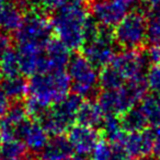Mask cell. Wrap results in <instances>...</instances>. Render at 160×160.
<instances>
[{
	"label": "cell",
	"mask_w": 160,
	"mask_h": 160,
	"mask_svg": "<svg viewBox=\"0 0 160 160\" xmlns=\"http://www.w3.org/2000/svg\"><path fill=\"white\" fill-rule=\"evenodd\" d=\"M68 139L78 155H89L100 142V134L94 127L78 124L68 131Z\"/></svg>",
	"instance_id": "4fadbf2b"
},
{
	"label": "cell",
	"mask_w": 160,
	"mask_h": 160,
	"mask_svg": "<svg viewBox=\"0 0 160 160\" xmlns=\"http://www.w3.org/2000/svg\"><path fill=\"white\" fill-rule=\"evenodd\" d=\"M67 72L75 94L80 98H89L97 92L99 87V73L97 72L96 67L83 55L71 57Z\"/></svg>",
	"instance_id": "8992f818"
},
{
	"label": "cell",
	"mask_w": 160,
	"mask_h": 160,
	"mask_svg": "<svg viewBox=\"0 0 160 160\" xmlns=\"http://www.w3.org/2000/svg\"><path fill=\"white\" fill-rule=\"evenodd\" d=\"M45 47L34 44H18L19 64L20 72L24 76H33L38 72Z\"/></svg>",
	"instance_id": "2e32d148"
},
{
	"label": "cell",
	"mask_w": 160,
	"mask_h": 160,
	"mask_svg": "<svg viewBox=\"0 0 160 160\" xmlns=\"http://www.w3.org/2000/svg\"><path fill=\"white\" fill-rule=\"evenodd\" d=\"M138 0H92L91 17L103 28H115L133 9Z\"/></svg>",
	"instance_id": "ba28073f"
},
{
	"label": "cell",
	"mask_w": 160,
	"mask_h": 160,
	"mask_svg": "<svg viewBox=\"0 0 160 160\" xmlns=\"http://www.w3.org/2000/svg\"><path fill=\"white\" fill-rule=\"evenodd\" d=\"M115 43L124 51L138 49L147 41V18L142 11H132L114 28Z\"/></svg>",
	"instance_id": "5b68a950"
},
{
	"label": "cell",
	"mask_w": 160,
	"mask_h": 160,
	"mask_svg": "<svg viewBox=\"0 0 160 160\" xmlns=\"http://www.w3.org/2000/svg\"><path fill=\"white\" fill-rule=\"evenodd\" d=\"M70 59V49L57 38L51 40L44 49L38 72L64 70L68 67Z\"/></svg>",
	"instance_id": "7c38bea8"
},
{
	"label": "cell",
	"mask_w": 160,
	"mask_h": 160,
	"mask_svg": "<svg viewBox=\"0 0 160 160\" xmlns=\"http://www.w3.org/2000/svg\"><path fill=\"white\" fill-rule=\"evenodd\" d=\"M10 48V40L7 35H0V58Z\"/></svg>",
	"instance_id": "836d02e7"
},
{
	"label": "cell",
	"mask_w": 160,
	"mask_h": 160,
	"mask_svg": "<svg viewBox=\"0 0 160 160\" xmlns=\"http://www.w3.org/2000/svg\"><path fill=\"white\" fill-rule=\"evenodd\" d=\"M144 53L149 65H160V45H150Z\"/></svg>",
	"instance_id": "4dcf8cb0"
},
{
	"label": "cell",
	"mask_w": 160,
	"mask_h": 160,
	"mask_svg": "<svg viewBox=\"0 0 160 160\" xmlns=\"http://www.w3.org/2000/svg\"><path fill=\"white\" fill-rule=\"evenodd\" d=\"M125 85V79L112 65L104 67L99 75V86L103 90H116Z\"/></svg>",
	"instance_id": "d4e9b609"
},
{
	"label": "cell",
	"mask_w": 160,
	"mask_h": 160,
	"mask_svg": "<svg viewBox=\"0 0 160 160\" xmlns=\"http://www.w3.org/2000/svg\"><path fill=\"white\" fill-rule=\"evenodd\" d=\"M89 18L90 9H88L86 0H67L64 6L54 11L51 20L53 32L57 40L70 51L82 48Z\"/></svg>",
	"instance_id": "7a4b0ae2"
},
{
	"label": "cell",
	"mask_w": 160,
	"mask_h": 160,
	"mask_svg": "<svg viewBox=\"0 0 160 160\" xmlns=\"http://www.w3.org/2000/svg\"><path fill=\"white\" fill-rule=\"evenodd\" d=\"M70 88V78L65 70L42 71L31 76L24 104L29 115L40 120L49 108L68 96Z\"/></svg>",
	"instance_id": "6da1fadb"
},
{
	"label": "cell",
	"mask_w": 160,
	"mask_h": 160,
	"mask_svg": "<svg viewBox=\"0 0 160 160\" xmlns=\"http://www.w3.org/2000/svg\"><path fill=\"white\" fill-rule=\"evenodd\" d=\"M147 42L160 45V5L149 7L147 17Z\"/></svg>",
	"instance_id": "484cf974"
},
{
	"label": "cell",
	"mask_w": 160,
	"mask_h": 160,
	"mask_svg": "<svg viewBox=\"0 0 160 160\" xmlns=\"http://www.w3.org/2000/svg\"><path fill=\"white\" fill-rule=\"evenodd\" d=\"M147 89L151 93L160 94V65H152L145 75Z\"/></svg>",
	"instance_id": "83f0119b"
},
{
	"label": "cell",
	"mask_w": 160,
	"mask_h": 160,
	"mask_svg": "<svg viewBox=\"0 0 160 160\" xmlns=\"http://www.w3.org/2000/svg\"><path fill=\"white\" fill-rule=\"evenodd\" d=\"M72 160H92V158H90L89 155H77L72 158Z\"/></svg>",
	"instance_id": "e575fe53"
},
{
	"label": "cell",
	"mask_w": 160,
	"mask_h": 160,
	"mask_svg": "<svg viewBox=\"0 0 160 160\" xmlns=\"http://www.w3.org/2000/svg\"><path fill=\"white\" fill-rule=\"evenodd\" d=\"M123 129L127 133H135V132H142L145 131L146 127L148 126V122L142 113V109L139 105L129 109L127 112H125L121 118Z\"/></svg>",
	"instance_id": "44dd1931"
},
{
	"label": "cell",
	"mask_w": 160,
	"mask_h": 160,
	"mask_svg": "<svg viewBox=\"0 0 160 160\" xmlns=\"http://www.w3.org/2000/svg\"><path fill=\"white\" fill-rule=\"evenodd\" d=\"M0 149H1V139H0Z\"/></svg>",
	"instance_id": "f35d334b"
},
{
	"label": "cell",
	"mask_w": 160,
	"mask_h": 160,
	"mask_svg": "<svg viewBox=\"0 0 160 160\" xmlns=\"http://www.w3.org/2000/svg\"><path fill=\"white\" fill-rule=\"evenodd\" d=\"M115 146L109 142H99L92 151V160H114Z\"/></svg>",
	"instance_id": "f1b7e54d"
},
{
	"label": "cell",
	"mask_w": 160,
	"mask_h": 160,
	"mask_svg": "<svg viewBox=\"0 0 160 160\" xmlns=\"http://www.w3.org/2000/svg\"><path fill=\"white\" fill-rule=\"evenodd\" d=\"M6 0H0V3H2V2H5Z\"/></svg>",
	"instance_id": "74e56055"
},
{
	"label": "cell",
	"mask_w": 160,
	"mask_h": 160,
	"mask_svg": "<svg viewBox=\"0 0 160 160\" xmlns=\"http://www.w3.org/2000/svg\"><path fill=\"white\" fill-rule=\"evenodd\" d=\"M19 139L24 142L30 151L41 152L48 142V133L43 127L40 121L36 122L29 120L21 128Z\"/></svg>",
	"instance_id": "9a60e30c"
},
{
	"label": "cell",
	"mask_w": 160,
	"mask_h": 160,
	"mask_svg": "<svg viewBox=\"0 0 160 160\" xmlns=\"http://www.w3.org/2000/svg\"><path fill=\"white\" fill-rule=\"evenodd\" d=\"M29 149L19 138L6 140L1 144L0 160H25Z\"/></svg>",
	"instance_id": "cb8c5ba5"
},
{
	"label": "cell",
	"mask_w": 160,
	"mask_h": 160,
	"mask_svg": "<svg viewBox=\"0 0 160 160\" xmlns=\"http://www.w3.org/2000/svg\"><path fill=\"white\" fill-rule=\"evenodd\" d=\"M153 133V155L155 158L160 160V126L155 127Z\"/></svg>",
	"instance_id": "1f68e13d"
},
{
	"label": "cell",
	"mask_w": 160,
	"mask_h": 160,
	"mask_svg": "<svg viewBox=\"0 0 160 160\" xmlns=\"http://www.w3.org/2000/svg\"><path fill=\"white\" fill-rule=\"evenodd\" d=\"M73 150L68 137L62 135L53 136L40 152L41 160H70L73 158Z\"/></svg>",
	"instance_id": "ac0fdd59"
},
{
	"label": "cell",
	"mask_w": 160,
	"mask_h": 160,
	"mask_svg": "<svg viewBox=\"0 0 160 160\" xmlns=\"http://www.w3.org/2000/svg\"><path fill=\"white\" fill-rule=\"evenodd\" d=\"M122 146L127 153L133 158H148L153 152L152 131H142L128 133L125 135Z\"/></svg>",
	"instance_id": "5bb4252c"
},
{
	"label": "cell",
	"mask_w": 160,
	"mask_h": 160,
	"mask_svg": "<svg viewBox=\"0 0 160 160\" xmlns=\"http://www.w3.org/2000/svg\"><path fill=\"white\" fill-rule=\"evenodd\" d=\"M1 88L5 91L6 96L9 98V100L18 101L20 99L24 98L25 94L29 92V82L24 79L23 76L20 73L11 77L3 78Z\"/></svg>",
	"instance_id": "ffe728a7"
},
{
	"label": "cell",
	"mask_w": 160,
	"mask_h": 160,
	"mask_svg": "<svg viewBox=\"0 0 160 160\" xmlns=\"http://www.w3.org/2000/svg\"><path fill=\"white\" fill-rule=\"evenodd\" d=\"M102 134L107 142L114 145H122L125 135L124 129H123L121 120H118V116L113 115H105L102 124Z\"/></svg>",
	"instance_id": "603a6c76"
},
{
	"label": "cell",
	"mask_w": 160,
	"mask_h": 160,
	"mask_svg": "<svg viewBox=\"0 0 160 160\" xmlns=\"http://www.w3.org/2000/svg\"><path fill=\"white\" fill-rule=\"evenodd\" d=\"M104 116V113L101 110L98 102L88 100L82 102L80 105L77 114V121L81 125L96 128L97 126L102 124Z\"/></svg>",
	"instance_id": "d6986e66"
},
{
	"label": "cell",
	"mask_w": 160,
	"mask_h": 160,
	"mask_svg": "<svg viewBox=\"0 0 160 160\" xmlns=\"http://www.w3.org/2000/svg\"><path fill=\"white\" fill-rule=\"evenodd\" d=\"M23 9L14 0H6L0 3V31L16 33L23 22Z\"/></svg>",
	"instance_id": "e0dca14e"
},
{
	"label": "cell",
	"mask_w": 160,
	"mask_h": 160,
	"mask_svg": "<svg viewBox=\"0 0 160 160\" xmlns=\"http://www.w3.org/2000/svg\"><path fill=\"white\" fill-rule=\"evenodd\" d=\"M25 160H29V159H25Z\"/></svg>",
	"instance_id": "ab89813d"
},
{
	"label": "cell",
	"mask_w": 160,
	"mask_h": 160,
	"mask_svg": "<svg viewBox=\"0 0 160 160\" xmlns=\"http://www.w3.org/2000/svg\"><path fill=\"white\" fill-rule=\"evenodd\" d=\"M82 103V98L72 93L51 107L40 118L41 124L46 132L53 136L62 135L73 126L77 114Z\"/></svg>",
	"instance_id": "277c9868"
},
{
	"label": "cell",
	"mask_w": 160,
	"mask_h": 160,
	"mask_svg": "<svg viewBox=\"0 0 160 160\" xmlns=\"http://www.w3.org/2000/svg\"><path fill=\"white\" fill-rule=\"evenodd\" d=\"M128 160H138L137 158H133V157H129V159Z\"/></svg>",
	"instance_id": "8d00e7d4"
},
{
	"label": "cell",
	"mask_w": 160,
	"mask_h": 160,
	"mask_svg": "<svg viewBox=\"0 0 160 160\" xmlns=\"http://www.w3.org/2000/svg\"><path fill=\"white\" fill-rule=\"evenodd\" d=\"M144 160H158V159H156V158H145V159Z\"/></svg>",
	"instance_id": "d590c367"
},
{
	"label": "cell",
	"mask_w": 160,
	"mask_h": 160,
	"mask_svg": "<svg viewBox=\"0 0 160 160\" xmlns=\"http://www.w3.org/2000/svg\"><path fill=\"white\" fill-rule=\"evenodd\" d=\"M146 91L145 77L131 80L120 89L103 90L98 97V104L104 115H123L142 100L146 96Z\"/></svg>",
	"instance_id": "3957f363"
},
{
	"label": "cell",
	"mask_w": 160,
	"mask_h": 160,
	"mask_svg": "<svg viewBox=\"0 0 160 160\" xmlns=\"http://www.w3.org/2000/svg\"><path fill=\"white\" fill-rule=\"evenodd\" d=\"M36 6L49 11H56L67 2V0H35Z\"/></svg>",
	"instance_id": "f546056e"
},
{
	"label": "cell",
	"mask_w": 160,
	"mask_h": 160,
	"mask_svg": "<svg viewBox=\"0 0 160 160\" xmlns=\"http://www.w3.org/2000/svg\"><path fill=\"white\" fill-rule=\"evenodd\" d=\"M53 28L52 23L43 12L31 10L24 16L20 29L16 32L18 44H34L46 47L51 42Z\"/></svg>",
	"instance_id": "52a82bcc"
},
{
	"label": "cell",
	"mask_w": 160,
	"mask_h": 160,
	"mask_svg": "<svg viewBox=\"0 0 160 160\" xmlns=\"http://www.w3.org/2000/svg\"><path fill=\"white\" fill-rule=\"evenodd\" d=\"M111 65L115 67L127 82L131 80L144 78L148 70L149 62L144 52L134 49L116 54Z\"/></svg>",
	"instance_id": "30bf717a"
},
{
	"label": "cell",
	"mask_w": 160,
	"mask_h": 160,
	"mask_svg": "<svg viewBox=\"0 0 160 160\" xmlns=\"http://www.w3.org/2000/svg\"><path fill=\"white\" fill-rule=\"evenodd\" d=\"M139 108L152 127L160 126V94H146L140 101Z\"/></svg>",
	"instance_id": "7402d4cb"
},
{
	"label": "cell",
	"mask_w": 160,
	"mask_h": 160,
	"mask_svg": "<svg viewBox=\"0 0 160 160\" xmlns=\"http://www.w3.org/2000/svg\"><path fill=\"white\" fill-rule=\"evenodd\" d=\"M29 113L24 104L16 103L11 105L6 114L0 118V139L1 142L19 138L22 126L29 121Z\"/></svg>",
	"instance_id": "8fae6325"
},
{
	"label": "cell",
	"mask_w": 160,
	"mask_h": 160,
	"mask_svg": "<svg viewBox=\"0 0 160 160\" xmlns=\"http://www.w3.org/2000/svg\"><path fill=\"white\" fill-rule=\"evenodd\" d=\"M10 108L9 105V98L6 96L5 91L2 90V88L0 87V118H2L6 114V112L8 111V109Z\"/></svg>",
	"instance_id": "d6a6232c"
},
{
	"label": "cell",
	"mask_w": 160,
	"mask_h": 160,
	"mask_svg": "<svg viewBox=\"0 0 160 160\" xmlns=\"http://www.w3.org/2000/svg\"><path fill=\"white\" fill-rule=\"evenodd\" d=\"M0 72L3 76V78L21 73L17 51H12L11 48H9L1 56V58H0Z\"/></svg>",
	"instance_id": "4316f807"
},
{
	"label": "cell",
	"mask_w": 160,
	"mask_h": 160,
	"mask_svg": "<svg viewBox=\"0 0 160 160\" xmlns=\"http://www.w3.org/2000/svg\"><path fill=\"white\" fill-rule=\"evenodd\" d=\"M115 46L113 32L108 28L101 27L98 35L85 43L82 47L83 56L96 68H104L111 65L116 56Z\"/></svg>",
	"instance_id": "9c48e42d"
}]
</instances>
